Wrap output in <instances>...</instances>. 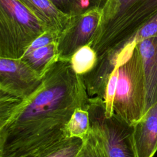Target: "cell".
I'll return each instance as SVG.
<instances>
[{
	"label": "cell",
	"mask_w": 157,
	"mask_h": 157,
	"mask_svg": "<svg viewBox=\"0 0 157 157\" xmlns=\"http://www.w3.org/2000/svg\"><path fill=\"white\" fill-rule=\"evenodd\" d=\"M147 89L143 66L136 42L120 50L118 80L113 112L133 125L144 115Z\"/></svg>",
	"instance_id": "obj_3"
},
{
	"label": "cell",
	"mask_w": 157,
	"mask_h": 157,
	"mask_svg": "<svg viewBox=\"0 0 157 157\" xmlns=\"http://www.w3.org/2000/svg\"><path fill=\"white\" fill-rule=\"evenodd\" d=\"M42 82V77L21 59L0 58V90L27 100Z\"/></svg>",
	"instance_id": "obj_6"
},
{
	"label": "cell",
	"mask_w": 157,
	"mask_h": 157,
	"mask_svg": "<svg viewBox=\"0 0 157 157\" xmlns=\"http://www.w3.org/2000/svg\"><path fill=\"white\" fill-rule=\"evenodd\" d=\"M86 110L89 134L99 157H137L132 125L114 113L107 117L104 101L100 98H90Z\"/></svg>",
	"instance_id": "obj_4"
},
{
	"label": "cell",
	"mask_w": 157,
	"mask_h": 157,
	"mask_svg": "<svg viewBox=\"0 0 157 157\" xmlns=\"http://www.w3.org/2000/svg\"><path fill=\"white\" fill-rule=\"evenodd\" d=\"M85 140L79 137H67L58 142L42 148L26 157H75Z\"/></svg>",
	"instance_id": "obj_13"
},
{
	"label": "cell",
	"mask_w": 157,
	"mask_h": 157,
	"mask_svg": "<svg viewBox=\"0 0 157 157\" xmlns=\"http://www.w3.org/2000/svg\"><path fill=\"white\" fill-rule=\"evenodd\" d=\"M47 28L60 34L67 26L71 17L59 10L50 0H18Z\"/></svg>",
	"instance_id": "obj_11"
},
{
	"label": "cell",
	"mask_w": 157,
	"mask_h": 157,
	"mask_svg": "<svg viewBox=\"0 0 157 157\" xmlns=\"http://www.w3.org/2000/svg\"><path fill=\"white\" fill-rule=\"evenodd\" d=\"M136 46L140 56L145 78L146 112L157 102V37L140 40L136 43Z\"/></svg>",
	"instance_id": "obj_10"
},
{
	"label": "cell",
	"mask_w": 157,
	"mask_h": 157,
	"mask_svg": "<svg viewBox=\"0 0 157 157\" xmlns=\"http://www.w3.org/2000/svg\"><path fill=\"white\" fill-rule=\"evenodd\" d=\"M157 13V0H106L89 44L98 57L126 45Z\"/></svg>",
	"instance_id": "obj_2"
},
{
	"label": "cell",
	"mask_w": 157,
	"mask_h": 157,
	"mask_svg": "<svg viewBox=\"0 0 157 157\" xmlns=\"http://www.w3.org/2000/svg\"><path fill=\"white\" fill-rule=\"evenodd\" d=\"M120 48L105 53L98 57L93 69L82 75V78L89 98L98 97L103 100L109 78L119 58Z\"/></svg>",
	"instance_id": "obj_8"
},
{
	"label": "cell",
	"mask_w": 157,
	"mask_h": 157,
	"mask_svg": "<svg viewBox=\"0 0 157 157\" xmlns=\"http://www.w3.org/2000/svg\"><path fill=\"white\" fill-rule=\"evenodd\" d=\"M97 58L95 51L89 45H86L77 50L70 60L75 72L82 75L93 69Z\"/></svg>",
	"instance_id": "obj_16"
},
{
	"label": "cell",
	"mask_w": 157,
	"mask_h": 157,
	"mask_svg": "<svg viewBox=\"0 0 157 157\" xmlns=\"http://www.w3.org/2000/svg\"><path fill=\"white\" fill-rule=\"evenodd\" d=\"M64 13L75 16L94 9H102L106 0H50Z\"/></svg>",
	"instance_id": "obj_14"
},
{
	"label": "cell",
	"mask_w": 157,
	"mask_h": 157,
	"mask_svg": "<svg viewBox=\"0 0 157 157\" xmlns=\"http://www.w3.org/2000/svg\"><path fill=\"white\" fill-rule=\"evenodd\" d=\"M119 57H120V53H119ZM118 63H119V58H118V63L109 78V80L106 87L105 98L104 99V104H105V115L108 117L112 116V114L113 113V101H114L115 96L116 94V90H117Z\"/></svg>",
	"instance_id": "obj_17"
},
{
	"label": "cell",
	"mask_w": 157,
	"mask_h": 157,
	"mask_svg": "<svg viewBox=\"0 0 157 157\" xmlns=\"http://www.w3.org/2000/svg\"><path fill=\"white\" fill-rule=\"evenodd\" d=\"M47 30L18 0H0V58L21 59L31 43Z\"/></svg>",
	"instance_id": "obj_5"
},
{
	"label": "cell",
	"mask_w": 157,
	"mask_h": 157,
	"mask_svg": "<svg viewBox=\"0 0 157 157\" xmlns=\"http://www.w3.org/2000/svg\"><path fill=\"white\" fill-rule=\"evenodd\" d=\"M132 126L137 157H153L157 151V102Z\"/></svg>",
	"instance_id": "obj_9"
},
{
	"label": "cell",
	"mask_w": 157,
	"mask_h": 157,
	"mask_svg": "<svg viewBox=\"0 0 157 157\" xmlns=\"http://www.w3.org/2000/svg\"><path fill=\"white\" fill-rule=\"evenodd\" d=\"M101 13L102 9L98 8L71 17L57 40L59 58L71 59L80 48L90 44L99 23Z\"/></svg>",
	"instance_id": "obj_7"
},
{
	"label": "cell",
	"mask_w": 157,
	"mask_h": 157,
	"mask_svg": "<svg viewBox=\"0 0 157 157\" xmlns=\"http://www.w3.org/2000/svg\"><path fill=\"white\" fill-rule=\"evenodd\" d=\"M56 43L26 50L21 59L42 77L49 65L58 57Z\"/></svg>",
	"instance_id": "obj_12"
},
{
	"label": "cell",
	"mask_w": 157,
	"mask_h": 157,
	"mask_svg": "<svg viewBox=\"0 0 157 157\" xmlns=\"http://www.w3.org/2000/svg\"><path fill=\"white\" fill-rule=\"evenodd\" d=\"M90 129V115L88 110L82 108L76 109L67 125L68 137L85 140Z\"/></svg>",
	"instance_id": "obj_15"
},
{
	"label": "cell",
	"mask_w": 157,
	"mask_h": 157,
	"mask_svg": "<svg viewBox=\"0 0 157 157\" xmlns=\"http://www.w3.org/2000/svg\"><path fill=\"white\" fill-rule=\"evenodd\" d=\"M42 78L39 90L0 127V157H26L68 137L75 109H87L90 98L70 59L56 58Z\"/></svg>",
	"instance_id": "obj_1"
},
{
	"label": "cell",
	"mask_w": 157,
	"mask_h": 157,
	"mask_svg": "<svg viewBox=\"0 0 157 157\" xmlns=\"http://www.w3.org/2000/svg\"><path fill=\"white\" fill-rule=\"evenodd\" d=\"M75 157H99L89 133L82 148Z\"/></svg>",
	"instance_id": "obj_19"
},
{
	"label": "cell",
	"mask_w": 157,
	"mask_h": 157,
	"mask_svg": "<svg viewBox=\"0 0 157 157\" xmlns=\"http://www.w3.org/2000/svg\"><path fill=\"white\" fill-rule=\"evenodd\" d=\"M152 37H157V13L138 30L128 43L132 42L137 43L140 40Z\"/></svg>",
	"instance_id": "obj_18"
}]
</instances>
